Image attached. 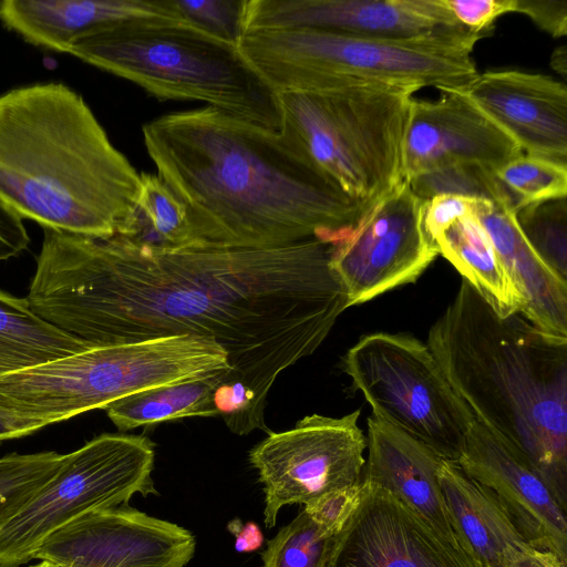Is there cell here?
<instances>
[{
  "label": "cell",
  "mask_w": 567,
  "mask_h": 567,
  "mask_svg": "<svg viewBox=\"0 0 567 567\" xmlns=\"http://www.w3.org/2000/svg\"><path fill=\"white\" fill-rule=\"evenodd\" d=\"M424 202L403 179L332 245L330 267L347 293L348 307L415 282L440 255L423 227Z\"/></svg>",
  "instance_id": "7c38bea8"
},
{
  "label": "cell",
  "mask_w": 567,
  "mask_h": 567,
  "mask_svg": "<svg viewBox=\"0 0 567 567\" xmlns=\"http://www.w3.org/2000/svg\"><path fill=\"white\" fill-rule=\"evenodd\" d=\"M421 199L437 195H456L509 204L513 202L495 172L476 163H451L406 179Z\"/></svg>",
  "instance_id": "4316f807"
},
{
  "label": "cell",
  "mask_w": 567,
  "mask_h": 567,
  "mask_svg": "<svg viewBox=\"0 0 567 567\" xmlns=\"http://www.w3.org/2000/svg\"><path fill=\"white\" fill-rule=\"evenodd\" d=\"M426 344L474 417L520 450L567 509V338L498 316L462 279Z\"/></svg>",
  "instance_id": "3957f363"
},
{
  "label": "cell",
  "mask_w": 567,
  "mask_h": 567,
  "mask_svg": "<svg viewBox=\"0 0 567 567\" xmlns=\"http://www.w3.org/2000/svg\"><path fill=\"white\" fill-rule=\"evenodd\" d=\"M437 475L453 532L480 567H508L533 548L494 493L457 463L443 460Z\"/></svg>",
  "instance_id": "7402d4cb"
},
{
  "label": "cell",
  "mask_w": 567,
  "mask_h": 567,
  "mask_svg": "<svg viewBox=\"0 0 567 567\" xmlns=\"http://www.w3.org/2000/svg\"><path fill=\"white\" fill-rule=\"evenodd\" d=\"M458 91L526 155L567 165V87L551 76L489 71Z\"/></svg>",
  "instance_id": "ac0fdd59"
},
{
  "label": "cell",
  "mask_w": 567,
  "mask_h": 567,
  "mask_svg": "<svg viewBox=\"0 0 567 567\" xmlns=\"http://www.w3.org/2000/svg\"><path fill=\"white\" fill-rule=\"evenodd\" d=\"M68 53L135 83L161 101H202L268 128L281 127L278 93L238 45L186 21L115 23L78 40Z\"/></svg>",
  "instance_id": "8992f818"
},
{
  "label": "cell",
  "mask_w": 567,
  "mask_h": 567,
  "mask_svg": "<svg viewBox=\"0 0 567 567\" xmlns=\"http://www.w3.org/2000/svg\"><path fill=\"white\" fill-rule=\"evenodd\" d=\"M154 443L144 435L105 433L63 455L55 474L0 528V567H20L54 533L90 513L157 494Z\"/></svg>",
  "instance_id": "30bf717a"
},
{
  "label": "cell",
  "mask_w": 567,
  "mask_h": 567,
  "mask_svg": "<svg viewBox=\"0 0 567 567\" xmlns=\"http://www.w3.org/2000/svg\"><path fill=\"white\" fill-rule=\"evenodd\" d=\"M343 371L380 419L457 463L475 420L429 346L403 333L363 336L342 359Z\"/></svg>",
  "instance_id": "9c48e42d"
},
{
  "label": "cell",
  "mask_w": 567,
  "mask_h": 567,
  "mask_svg": "<svg viewBox=\"0 0 567 567\" xmlns=\"http://www.w3.org/2000/svg\"><path fill=\"white\" fill-rule=\"evenodd\" d=\"M360 489L361 482L323 495L303 505V511L323 529L338 535L359 501Z\"/></svg>",
  "instance_id": "d6a6232c"
},
{
  "label": "cell",
  "mask_w": 567,
  "mask_h": 567,
  "mask_svg": "<svg viewBox=\"0 0 567 567\" xmlns=\"http://www.w3.org/2000/svg\"><path fill=\"white\" fill-rule=\"evenodd\" d=\"M332 244L167 247L43 227L27 300L59 330L103 347L169 336L214 339L230 372L215 404L227 427L267 434V395L348 308Z\"/></svg>",
  "instance_id": "6da1fadb"
},
{
  "label": "cell",
  "mask_w": 567,
  "mask_h": 567,
  "mask_svg": "<svg viewBox=\"0 0 567 567\" xmlns=\"http://www.w3.org/2000/svg\"><path fill=\"white\" fill-rule=\"evenodd\" d=\"M90 348L35 315L27 298L0 290V377Z\"/></svg>",
  "instance_id": "cb8c5ba5"
},
{
  "label": "cell",
  "mask_w": 567,
  "mask_h": 567,
  "mask_svg": "<svg viewBox=\"0 0 567 567\" xmlns=\"http://www.w3.org/2000/svg\"><path fill=\"white\" fill-rule=\"evenodd\" d=\"M457 22L473 33L485 35L504 13L515 12V0H443Z\"/></svg>",
  "instance_id": "836d02e7"
},
{
  "label": "cell",
  "mask_w": 567,
  "mask_h": 567,
  "mask_svg": "<svg viewBox=\"0 0 567 567\" xmlns=\"http://www.w3.org/2000/svg\"><path fill=\"white\" fill-rule=\"evenodd\" d=\"M142 131L157 176L185 206L192 245H334L364 213L282 130L205 106Z\"/></svg>",
  "instance_id": "7a4b0ae2"
},
{
  "label": "cell",
  "mask_w": 567,
  "mask_h": 567,
  "mask_svg": "<svg viewBox=\"0 0 567 567\" xmlns=\"http://www.w3.org/2000/svg\"><path fill=\"white\" fill-rule=\"evenodd\" d=\"M30 567H62V566L53 564V563H50L48 560H40L39 564L32 565Z\"/></svg>",
  "instance_id": "b9f144b4"
},
{
  "label": "cell",
  "mask_w": 567,
  "mask_h": 567,
  "mask_svg": "<svg viewBox=\"0 0 567 567\" xmlns=\"http://www.w3.org/2000/svg\"><path fill=\"white\" fill-rule=\"evenodd\" d=\"M244 33L313 28L362 37L413 38L466 29L443 0H245Z\"/></svg>",
  "instance_id": "2e32d148"
},
{
  "label": "cell",
  "mask_w": 567,
  "mask_h": 567,
  "mask_svg": "<svg viewBox=\"0 0 567 567\" xmlns=\"http://www.w3.org/2000/svg\"><path fill=\"white\" fill-rule=\"evenodd\" d=\"M195 548L188 529L122 505L64 526L41 545L34 559L62 567H185Z\"/></svg>",
  "instance_id": "4fadbf2b"
},
{
  "label": "cell",
  "mask_w": 567,
  "mask_h": 567,
  "mask_svg": "<svg viewBox=\"0 0 567 567\" xmlns=\"http://www.w3.org/2000/svg\"><path fill=\"white\" fill-rule=\"evenodd\" d=\"M457 464L494 493L533 548L567 565V509L520 450L475 419Z\"/></svg>",
  "instance_id": "9a60e30c"
},
{
  "label": "cell",
  "mask_w": 567,
  "mask_h": 567,
  "mask_svg": "<svg viewBox=\"0 0 567 567\" xmlns=\"http://www.w3.org/2000/svg\"><path fill=\"white\" fill-rule=\"evenodd\" d=\"M414 92L380 83L280 92V130L365 212L404 179L403 137Z\"/></svg>",
  "instance_id": "ba28073f"
},
{
  "label": "cell",
  "mask_w": 567,
  "mask_h": 567,
  "mask_svg": "<svg viewBox=\"0 0 567 567\" xmlns=\"http://www.w3.org/2000/svg\"><path fill=\"white\" fill-rule=\"evenodd\" d=\"M367 449L361 481L390 492L442 535L458 542L439 482L443 458L408 433L372 415L368 417Z\"/></svg>",
  "instance_id": "ffe728a7"
},
{
  "label": "cell",
  "mask_w": 567,
  "mask_h": 567,
  "mask_svg": "<svg viewBox=\"0 0 567 567\" xmlns=\"http://www.w3.org/2000/svg\"><path fill=\"white\" fill-rule=\"evenodd\" d=\"M138 19L185 21L174 0L0 1V21L6 28L33 45L64 53L97 30Z\"/></svg>",
  "instance_id": "d6986e66"
},
{
  "label": "cell",
  "mask_w": 567,
  "mask_h": 567,
  "mask_svg": "<svg viewBox=\"0 0 567 567\" xmlns=\"http://www.w3.org/2000/svg\"><path fill=\"white\" fill-rule=\"evenodd\" d=\"M516 219L538 256L567 281L566 197L525 206L516 210Z\"/></svg>",
  "instance_id": "4dcf8cb0"
},
{
  "label": "cell",
  "mask_w": 567,
  "mask_h": 567,
  "mask_svg": "<svg viewBox=\"0 0 567 567\" xmlns=\"http://www.w3.org/2000/svg\"><path fill=\"white\" fill-rule=\"evenodd\" d=\"M508 567H567L548 551L529 548L519 554Z\"/></svg>",
  "instance_id": "ab89813d"
},
{
  "label": "cell",
  "mask_w": 567,
  "mask_h": 567,
  "mask_svg": "<svg viewBox=\"0 0 567 567\" xmlns=\"http://www.w3.org/2000/svg\"><path fill=\"white\" fill-rule=\"evenodd\" d=\"M122 236L167 247L193 244L185 206L157 175L150 173H141L135 210Z\"/></svg>",
  "instance_id": "484cf974"
},
{
  "label": "cell",
  "mask_w": 567,
  "mask_h": 567,
  "mask_svg": "<svg viewBox=\"0 0 567 567\" xmlns=\"http://www.w3.org/2000/svg\"><path fill=\"white\" fill-rule=\"evenodd\" d=\"M29 244L23 219L0 199V261L19 256Z\"/></svg>",
  "instance_id": "8d00e7d4"
},
{
  "label": "cell",
  "mask_w": 567,
  "mask_h": 567,
  "mask_svg": "<svg viewBox=\"0 0 567 567\" xmlns=\"http://www.w3.org/2000/svg\"><path fill=\"white\" fill-rule=\"evenodd\" d=\"M336 538L302 509L267 543L262 567H329Z\"/></svg>",
  "instance_id": "83f0119b"
},
{
  "label": "cell",
  "mask_w": 567,
  "mask_h": 567,
  "mask_svg": "<svg viewBox=\"0 0 567 567\" xmlns=\"http://www.w3.org/2000/svg\"><path fill=\"white\" fill-rule=\"evenodd\" d=\"M482 34L457 29L413 38H374L313 28L243 34L238 49L277 92L352 83L460 90L478 74L472 51Z\"/></svg>",
  "instance_id": "5b68a950"
},
{
  "label": "cell",
  "mask_w": 567,
  "mask_h": 567,
  "mask_svg": "<svg viewBox=\"0 0 567 567\" xmlns=\"http://www.w3.org/2000/svg\"><path fill=\"white\" fill-rule=\"evenodd\" d=\"M551 68L566 78L567 74V50L566 45L557 48L550 58Z\"/></svg>",
  "instance_id": "60d3db41"
},
{
  "label": "cell",
  "mask_w": 567,
  "mask_h": 567,
  "mask_svg": "<svg viewBox=\"0 0 567 567\" xmlns=\"http://www.w3.org/2000/svg\"><path fill=\"white\" fill-rule=\"evenodd\" d=\"M228 530L235 536V550L238 553H251L260 549L264 544V535L254 522L243 523L235 518L228 523Z\"/></svg>",
  "instance_id": "74e56055"
},
{
  "label": "cell",
  "mask_w": 567,
  "mask_h": 567,
  "mask_svg": "<svg viewBox=\"0 0 567 567\" xmlns=\"http://www.w3.org/2000/svg\"><path fill=\"white\" fill-rule=\"evenodd\" d=\"M329 567H480L458 542L390 492L361 481L359 501L337 535Z\"/></svg>",
  "instance_id": "5bb4252c"
},
{
  "label": "cell",
  "mask_w": 567,
  "mask_h": 567,
  "mask_svg": "<svg viewBox=\"0 0 567 567\" xmlns=\"http://www.w3.org/2000/svg\"><path fill=\"white\" fill-rule=\"evenodd\" d=\"M229 372L216 371L140 391L111 403L104 410L120 431L188 416H216L215 395Z\"/></svg>",
  "instance_id": "d4e9b609"
},
{
  "label": "cell",
  "mask_w": 567,
  "mask_h": 567,
  "mask_svg": "<svg viewBox=\"0 0 567 567\" xmlns=\"http://www.w3.org/2000/svg\"><path fill=\"white\" fill-rule=\"evenodd\" d=\"M47 424L42 421L20 417L0 410V444L7 440L32 434Z\"/></svg>",
  "instance_id": "f35d334b"
},
{
  "label": "cell",
  "mask_w": 567,
  "mask_h": 567,
  "mask_svg": "<svg viewBox=\"0 0 567 567\" xmlns=\"http://www.w3.org/2000/svg\"><path fill=\"white\" fill-rule=\"evenodd\" d=\"M360 411L342 417L311 414L284 432H270L249 452L265 494L264 522L277 523L286 505H306L361 482L367 437Z\"/></svg>",
  "instance_id": "8fae6325"
},
{
  "label": "cell",
  "mask_w": 567,
  "mask_h": 567,
  "mask_svg": "<svg viewBox=\"0 0 567 567\" xmlns=\"http://www.w3.org/2000/svg\"><path fill=\"white\" fill-rule=\"evenodd\" d=\"M495 175L509 194L515 212L567 195V165L522 154L499 167Z\"/></svg>",
  "instance_id": "f1b7e54d"
},
{
  "label": "cell",
  "mask_w": 567,
  "mask_h": 567,
  "mask_svg": "<svg viewBox=\"0 0 567 567\" xmlns=\"http://www.w3.org/2000/svg\"><path fill=\"white\" fill-rule=\"evenodd\" d=\"M439 254L501 317L519 313L520 295L504 269L485 229L471 214L455 220L437 238Z\"/></svg>",
  "instance_id": "603a6c76"
},
{
  "label": "cell",
  "mask_w": 567,
  "mask_h": 567,
  "mask_svg": "<svg viewBox=\"0 0 567 567\" xmlns=\"http://www.w3.org/2000/svg\"><path fill=\"white\" fill-rule=\"evenodd\" d=\"M473 215L520 295L519 313L544 332L567 338V281L534 250L518 226L515 209L509 204L476 199Z\"/></svg>",
  "instance_id": "44dd1931"
},
{
  "label": "cell",
  "mask_w": 567,
  "mask_h": 567,
  "mask_svg": "<svg viewBox=\"0 0 567 567\" xmlns=\"http://www.w3.org/2000/svg\"><path fill=\"white\" fill-rule=\"evenodd\" d=\"M231 370L212 338L169 336L93 347L0 377V410L47 425L130 394Z\"/></svg>",
  "instance_id": "52a82bcc"
},
{
  "label": "cell",
  "mask_w": 567,
  "mask_h": 567,
  "mask_svg": "<svg viewBox=\"0 0 567 567\" xmlns=\"http://www.w3.org/2000/svg\"><path fill=\"white\" fill-rule=\"evenodd\" d=\"M475 200L456 195H437L426 199L423 207V227L430 240L436 245V238L449 226L473 214Z\"/></svg>",
  "instance_id": "e575fe53"
},
{
  "label": "cell",
  "mask_w": 567,
  "mask_h": 567,
  "mask_svg": "<svg viewBox=\"0 0 567 567\" xmlns=\"http://www.w3.org/2000/svg\"><path fill=\"white\" fill-rule=\"evenodd\" d=\"M515 12L528 16L553 38L567 34V0H515Z\"/></svg>",
  "instance_id": "d590c367"
},
{
  "label": "cell",
  "mask_w": 567,
  "mask_h": 567,
  "mask_svg": "<svg viewBox=\"0 0 567 567\" xmlns=\"http://www.w3.org/2000/svg\"><path fill=\"white\" fill-rule=\"evenodd\" d=\"M62 460L63 455L55 452L0 457V528L55 474Z\"/></svg>",
  "instance_id": "f546056e"
},
{
  "label": "cell",
  "mask_w": 567,
  "mask_h": 567,
  "mask_svg": "<svg viewBox=\"0 0 567 567\" xmlns=\"http://www.w3.org/2000/svg\"><path fill=\"white\" fill-rule=\"evenodd\" d=\"M245 0H174L182 18L208 34L238 45Z\"/></svg>",
  "instance_id": "1f68e13d"
},
{
  "label": "cell",
  "mask_w": 567,
  "mask_h": 567,
  "mask_svg": "<svg viewBox=\"0 0 567 567\" xmlns=\"http://www.w3.org/2000/svg\"><path fill=\"white\" fill-rule=\"evenodd\" d=\"M140 187L141 174L64 83L0 95V199L22 219L89 236L124 235Z\"/></svg>",
  "instance_id": "277c9868"
},
{
  "label": "cell",
  "mask_w": 567,
  "mask_h": 567,
  "mask_svg": "<svg viewBox=\"0 0 567 567\" xmlns=\"http://www.w3.org/2000/svg\"><path fill=\"white\" fill-rule=\"evenodd\" d=\"M524 154L493 121L455 90L435 101L412 99L402 163L404 179L451 163H476L494 172Z\"/></svg>",
  "instance_id": "e0dca14e"
}]
</instances>
